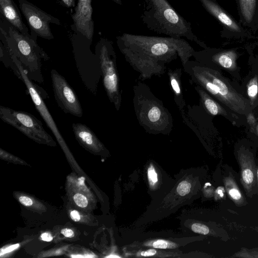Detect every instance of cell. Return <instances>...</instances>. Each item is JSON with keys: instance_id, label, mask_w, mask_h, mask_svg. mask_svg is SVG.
Wrapping results in <instances>:
<instances>
[{"instance_id": "36", "label": "cell", "mask_w": 258, "mask_h": 258, "mask_svg": "<svg viewBox=\"0 0 258 258\" xmlns=\"http://www.w3.org/2000/svg\"><path fill=\"white\" fill-rule=\"evenodd\" d=\"M72 257H84V256L82 255H73L71 256Z\"/></svg>"}, {"instance_id": "21", "label": "cell", "mask_w": 258, "mask_h": 258, "mask_svg": "<svg viewBox=\"0 0 258 258\" xmlns=\"http://www.w3.org/2000/svg\"><path fill=\"white\" fill-rule=\"evenodd\" d=\"M242 178L244 183L247 185L252 183L254 180L253 171L250 168H245L242 171Z\"/></svg>"}, {"instance_id": "3", "label": "cell", "mask_w": 258, "mask_h": 258, "mask_svg": "<svg viewBox=\"0 0 258 258\" xmlns=\"http://www.w3.org/2000/svg\"><path fill=\"white\" fill-rule=\"evenodd\" d=\"M140 18L150 30L174 38L185 37L203 46L194 33L191 23L181 16L167 0H140Z\"/></svg>"}, {"instance_id": "16", "label": "cell", "mask_w": 258, "mask_h": 258, "mask_svg": "<svg viewBox=\"0 0 258 258\" xmlns=\"http://www.w3.org/2000/svg\"><path fill=\"white\" fill-rule=\"evenodd\" d=\"M236 54L233 51L220 52L213 54L210 59L212 62L228 70L236 67Z\"/></svg>"}, {"instance_id": "35", "label": "cell", "mask_w": 258, "mask_h": 258, "mask_svg": "<svg viewBox=\"0 0 258 258\" xmlns=\"http://www.w3.org/2000/svg\"><path fill=\"white\" fill-rule=\"evenodd\" d=\"M105 257H108V258L120 257V256H118V255H109L106 256Z\"/></svg>"}, {"instance_id": "22", "label": "cell", "mask_w": 258, "mask_h": 258, "mask_svg": "<svg viewBox=\"0 0 258 258\" xmlns=\"http://www.w3.org/2000/svg\"><path fill=\"white\" fill-rule=\"evenodd\" d=\"M190 188V183L186 180H184L178 184L176 191L180 196H184L189 192Z\"/></svg>"}, {"instance_id": "20", "label": "cell", "mask_w": 258, "mask_h": 258, "mask_svg": "<svg viewBox=\"0 0 258 258\" xmlns=\"http://www.w3.org/2000/svg\"><path fill=\"white\" fill-rule=\"evenodd\" d=\"M152 245L156 248L166 249L175 248L176 245L165 240L158 239L154 241Z\"/></svg>"}, {"instance_id": "37", "label": "cell", "mask_w": 258, "mask_h": 258, "mask_svg": "<svg viewBox=\"0 0 258 258\" xmlns=\"http://www.w3.org/2000/svg\"><path fill=\"white\" fill-rule=\"evenodd\" d=\"M257 180H258V169H257Z\"/></svg>"}, {"instance_id": "2", "label": "cell", "mask_w": 258, "mask_h": 258, "mask_svg": "<svg viewBox=\"0 0 258 258\" xmlns=\"http://www.w3.org/2000/svg\"><path fill=\"white\" fill-rule=\"evenodd\" d=\"M183 68L192 84L201 87L232 111L244 115L251 111L250 101L238 93L215 68L189 60Z\"/></svg>"}, {"instance_id": "5", "label": "cell", "mask_w": 258, "mask_h": 258, "mask_svg": "<svg viewBox=\"0 0 258 258\" xmlns=\"http://www.w3.org/2000/svg\"><path fill=\"white\" fill-rule=\"evenodd\" d=\"M8 33H5L6 49L20 61L31 80L43 83L41 60H48V55L33 37L23 35L13 26L9 27Z\"/></svg>"}, {"instance_id": "11", "label": "cell", "mask_w": 258, "mask_h": 258, "mask_svg": "<svg viewBox=\"0 0 258 258\" xmlns=\"http://www.w3.org/2000/svg\"><path fill=\"white\" fill-rule=\"evenodd\" d=\"M0 10L5 19L23 35L33 37L29 33L28 29L23 23L20 11L13 0H0Z\"/></svg>"}, {"instance_id": "25", "label": "cell", "mask_w": 258, "mask_h": 258, "mask_svg": "<svg viewBox=\"0 0 258 258\" xmlns=\"http://www.w3.org/2000/svg\"><path fill=\"white\" fill-rule=\"evenodd\" d=\"M74 200L77 205L80 207L84 208L88 205V200L87 198L81 194H76L74 196Z\"/></svg>"}, {"instance_id": "14", "label": "cell", "mask_w": 258, "mask_h": 258, "mask_svg": "<svg viewBox=\"0 0 258 258\" xmlns=\"http://www.w3.org/2000/svg\"><path fill=\"white\" fill-rule=\"evenodd\" d=\"M204 8L230 29L239 32L240 28L214 0H198Z\"/></svg>"}, {"instance_id": "26", "label": "cell", "mask_w": 258, "mask_h": 258, "mask_svg": "<svg viewBox=\"0 0 258 258\" xmlns=\"http://www.w3.org/2000/svg\"><path fill=\"white\" fill-rule=\"evenodd\" d=\"M19 202L23 205L30 206L33 204L32 200L29 197L21 196L19 199Z\"/></svg>"}, {"instance_id": "28", "label": "cell", "mask_w": 258, "mask_h": 258, "mask_svg": "<svg viewBox=\"0 0 258 258\" xmlns=\"http://www.w3.org/2000/svg\"><path fill=\"white\" fill-rule=\"evenodd\" d=\"M61 233L67 237H73L74 236V231L69 228H64L61 230Z\"/></svg>"}, {"instance_id": "10", "label": "cell", "mask_w": 258, "mask_h": 258, "mask_svg": "<svg viewBox=\"0 0 258 258\" xmlns=\"http://www.w3.org/2000/svg\"><path fill=\"white\" fill-rule=\"evenodd\" d=\"M75 10L72 18L77 30L91 41L94 34L92 0H78Z\"/></svg>"}, {"instance_id": "32", "label": "cell", "mask_w": 258, "mask_h": 258, "mask_svg": "<svg viewBox=\"0 0 258 258\" xmlns=\"http://www.w3.org/2000/svg\"><path fill=\"white\" fill-rule=\"evenodd\" d=\"M224 188L222 186L218 187L216 190V193L219 198H223L224 196Z\"/></svg>"}, {"instance_id": "7", "label": "cell", "mask_w": 258, "mask_h": 258, "mask_svg": "<svg viewBox=\"0 0 258 258\" xmlns=\"http://www.w3.org/2000/svg\"><path fill=\"white\" fill-rule=\"evenodd\" d=\"M0 118L4 122L39 143L52 145L55 144L44 130L41 121L29 112L1 105Z\"/></svg>"}, {"instance_id": "17", "label": "cell", "mask_w": 258, "mask_h": 258, "mask_svg": "<svg viewBox=\"0 0 258 258\" xmlns=\"http://www.w3.org/2000/svg\"><path fill=\"white\" fill-rule=\"evenodd\" d=\"M241 13L247 22L252 20L254 15L256 0H239Z\"/></svg>"}, {"instance_id": "6", "label": "cell", "mask_w": 258, "mask_h": 258, "mask_svg": "<svg viewBox=\"0 0 258 258\" xmlns=\"http://www.w3.org/2000/svg\"><path fill=\"white\" fill-rule=\"evenodd\" d=\"M102 74L104 89L110 102L119 111L122 101L119 74L117 67L116 55L111 41L102 38L96 46Z\"/></svg>"}, {"instance_id": "33", "label": "cell", "mask_w": 258, "mask_h": 258, "mask_svg": "<svg viewBox=\"0 0 258 258\" xmlns=\"http://www.w3.org/2000/svg\"><path fill=\"white\" fill-rule=\"evenodd\" d=\"M63 4L67 7H74L75 6V0H61Z\"/></svg>"}, {"instance_id": "38", "label": "cell", "mask_w": 258, "mask_h": 258, "mask_svg": "<svg viewBox=\"0 0 258 258\" xmlns=\"http://www.w3.org/2000/svg\"><path fill=\"white\" fill-rule=\"evenodd\" d=\"M257 129H258V125H257Z\"/></svg>"}, {"instance_id": "24", "label": "cell", "mask_w": 258, "mask_h": 258, "mask_svg": "<svg viewBox=\"0 0 258 258\" xmlns=\"http://www.w3.org/2000/svg\"><path fill=\"white\" fill-rule=\"evenodd\" d=\"M148 178L151 185H153L158 182L157 173L152 164L148 169Z\"/></svg>"}, {"instance_id": "34", "label": "cell", "mask_w": 258, "mask_h": 258, "mask_svg": "<svg viewBox=\"0 0 258 258\" xmlns=\"http://www.w3.org/2000/svg\"><path fill=\"white\" fill-rule=\"evenodd\" d=\"M112 1L118 5H122V0H112Z\"/></svg>"}, {"instance_id": "8", "label": "cell", "mask_w": 258, "mask_h": 258, "mask_svg": "<svg viewBox=\"0 0 258 258\" xmlns=\"http://www.w3.org/2000/svg\"><path fill=\"white\" fill-rule=\"evenodd\" d=\"M18 2L31 33H33L36 38L39 36L46 39H52L53 35L50 30V24L60 25V21L26 0H18Z\"/></svg>"}, {"instance_id": "23", "label": "cell", "mask_w": 258, "mask_h": 258, "mask_svg": "<svg viewBox=\"0 0 258 258\" xmlns=\"http://www.w3.org/2000/svg\"><path fill=\"white\" fill-rule=\"evenodd\" d=\"M191 230L195 233L202 234H207L209 233V228L201 223H195L191 225Z\"/></svg>"}, {"instance_id": "18", "label": "cell", "mask_w": 258, "mask_h": 258, "mask_svg": "<svg viewBox=\"0 0 258 258\" xmlns=\"http://www.w3.org/2000/svg\"><path fill=\"white\" fill-rule=\"evenodd\" d=\"M247 92L251 105L256 99L258 93V79L256 77L253 78L249 81L247 85Z\"/></svg>"}, {"instance_id": "31", "label": "cell", "mask_w": 258, "mask_h": 258, "mask_svg": "<svg viewBox=\"0 0 258 258\" xmlns=\"http://www.w3.org/2000/svg\"><path fill=\"white\" fill-rule=\"evenodd\" d=\"M41 239L45 241H50L53 239V237L49 233H43L41 235Z\"/></svg>"}, {"instance_id": "27", "label": "cell", "mask_w": 258, "mask_h": 258, "mask_svg": "<svg viewBox=\"0 0 258 258\" xmlns=\"http://www.w3.org/2000/svg\"><path fill=\"white\" fill-rule=\"evenodd\" d=\"M19 246V244H15L10 246L4 248V249H2L1 250V255H2L4 254H5L8 252H10L12 251L17 248Z\"/></svg>"}, {"instance_id": "30", "label": "cell", "mask_w": 258, "mask_h": 258, "mask_svg": "<svg viewBox=\"0 0 258 258\" xmlns=\"http://www.w3.org/2000/svg\"><path fill=\"white\" fill-rule=\"evenodd\" d=\"M156 253V250L154 249H150L146 251H142L140 254L144 256H153Z\"/></svg>"}, {"instance_id": "9", "label": "cell", "mask_w": 258, "mask_h": 258, "mask_svg": "<svg viewBox=\"0 0 258 258\" xmlns=\"http://www.w3.org/2000/svg\"><path fill=\"white\" fill-rule=\"evenodd\" d=\"M52 87L58 106L66 113L81 117L83 112L78 97L66 79L55 69L50 71Z\"/></svg>"}, {"instance_id": "19", "label": "cell", "mask_w": 258, "mask_h": 258, "mask_svg": "<svg viewBox=\"0 0 258 258\" xmlns=\"http://www.w3.org/2000/svg\"><path fill=\"white\" fill-rule=\"evenodd\" d=\"M227 190L229 196L235 201L238 202L242 199L241 194L235 183L231 181H227Z\"/></svg>"}, {"instance_id": "1", "label": "cell", "mask_w": 258, "mask_h": 258, "mask_svg": "<svg viewBox=\"0 0 258 258\" xmlns=\"http://www.w3.org/2000/svg\"><path fill=\"white\" fill-rule=\"evenodd\" d=\"M116 44L125 60L144 81L163 75L166 64L179 57L182 66L195 50L184 39L124 33L116 37Z\"/></svg>"}, {"instance_id": "29", "label": "cell", "mask_w": 258, "mask_h": 258, "mask_svg": "<svg viewBox=\"0 0 258 258\" xmlns=\"http://www.w3.org/2000/svg\"><path fill=\"white\" fill-rule=\"evenodd\" d=\"M70 216L71 219L75 222H78L80 221L81 218L79 212L76 210H73L71 211L70 213Z\"/></svg>"}, {"instance_id": "13", "label": "cell", "mask_w": 258, "mask_h": 258, "mask_svg": "<svg viewBox=\"0 0 258 258\" xmlns=\"http://www.w3.org/2000/svg\"><path fill=\"white\" fill-rule=\"evenodd\" d=\"M182 71L181 68L168 69L167 72L169 83L173 94L174 102L180 113L184 111L186 107L181 79Z\"/></svg>"}, {"instance_id": "15", "label": "cell", "mask_w": 258, "mask_h": 258, "mask_svg": "<svg viewBox=\"0 0 258 258\" xmlns=\"http://www.w3.org/2000/svg\"><path fill=\"white\" fill-rule=\"evenodd\" d=\"M194 87L199 94L200 105L208 114L213 116L221 115L226 116L227 115L224 108L209 93L199 86L195 85Z\"/></svg>"}, {"instance_id": "12", "label": "cell", "mask_w": 258, "mask_h": 258, "mask_svg": "<svg viewBox=\"0 0 258 258\" xmlns=\"http://www.w3.org/2000/svg\"><path fill=\"white\" fill-rule=\"evenodd\" d=\"M72 128L76 140L83 146L92 150L103 149V145L94 132L86 124L73 123Z\"/></svg>"}, {"instance_id": "4", "label": "cell", "mask_w": 258, "mask_h": 258, "mask_svg": "<svg viewBox=\"0 0 258 258\" xmlns=\"http://www.w3.org/2000/svg\"><path fill=\"white\" fill-rule=\"evenodd\" d=\"M133 92L134 108L139 124L149 134L169 135L173 127V118L163 102L144 82H137Z\"/></svg>"}]
</instances>
